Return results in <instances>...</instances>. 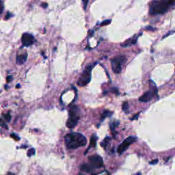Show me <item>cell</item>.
I'll list each match as a JSON object with an SVG mask.
<instances>
[{
  "label": "cell",
  "instance_id": "cell-25",
  "mask_svg": "<svg viewBox=\"0 0 175 175\" xmlns=\"http://www.w3.org/2000/svg\"><path fill=\"white\" fill-rule=\"evenodd\" d=\"M157 163H158V159H154L150 162V164H153H153H156Z\"/></svg>",
  "mask_w": 175,
  "mask_h": 175
},
{
  "label": "cell",
  "instance_id": "cell-17",
  "mask_svg": "<svg viewBox=\"0 0 175 175\" xmlns=\"http://www.w3.org/2000/svg\"><path fill=\"white\" fill-rule=\"evenodd\" d=\"M111 23V20H105L103 22H101V26H105V25H107L109 24H110Z\"/></svg>",
  "mask_w": 175,
  "mask_h": 175
},
{
  "label": "cell",
  "instance_id": "cell-10",
  "mask_svg": "<svg viewBox=\"0 0 175 175\" xmlns=\"http://www.w3.org/2000/svg\"><path fill=\"white\" fill-rule=\"evenodd\" d=\"M27 58V54L18 55L16 58V62L18 64H23L26 62Z\"/></svg>",
  "mask_w": 175,
  "mask_h": 175
},
{
  "label": "cell",
  "instance_id": "cell-21",
  "mask_svg": "<svg viewBox=\"0 0 175 175\" xmlns=\"http://www.w3.org/2000/svg\"><path fill=\"white\" fill-rule=\"evenodd\" d=\"M3 116H4V118L6 119L7 121L10 122V120L11 119V116L10 115V113H8L6 115H3Z\"/></svg>",
  "mask_w": 175,
  "mask_h": 175
},
{
  "label": "cell",
  "instance_id": "cell-30",
  "mask_svg": "<svg viewBox=\"0 0 175 175\" xmlns=\"http://www.w3.org/2000/svg\"><path fill=\"white\" fill-rule=\"evenodd\" d=\"M16 88H19V87H20V85H19V84H18L17 85H16Z\"/></svg>",
  "mask_w": 175,
  "mask_h": 175
},
{
  "label": "cell",
  "instance_id": "cell-28",
  "mask_svg": "<svg viewBox=\"0 0 175 175\" xmlns=\"http://www.w3.org/2000/svg\"><path fill=\"white\" fill-rule=\"evenodd\" d=\"M41 6L43 7V8H47V3H43V4L41 5Z\"/></svg>",
  "mask_w": 175,
  "mask_h": 175
},
{
  "label": "cell",
  "instance_id": "cell-20",
  "mask_svg": "<svg viewBox=\"0 0 175 175\" xmlns=\"http://www.w3.org/2000/svg\"><path fill=\"white\" fill-rule=\"evenodd\" d=\"M10 137L11 138H14V140H20V138H19V137L17 136V135H16V134H12L10 135Z\"/></svg>",
  "mask_w": 175,
  "mask_h": 175
},
{
  "label": "cell",
  "instance_id": "cell-15",
  "mask_svg": "<svg viewBox=\"0 0 175 175\" xmlns=\"http://www.w3.org/2000/svg\"><path fill=\"white\" fill-rule=\"evenodd\" d=\"M109 140H110V138L107 137V138H105V139L104 140V141L101 144V145L104 148V149H105V148L107 147V144H109Z\"/></svg>",
  "mask_w": 175,
  "mask_h": 175
},
{
  "label": "cell",
  "instance_id": "cell-1",
  "mask_svg": "<svg viewBox=\"0 0 175 175\" xmlns=\"http://www.w3.org/2000/svg\"><path fill=\"white\" fill-rule=\"evenodd\" d=\"M65 144L67 149H75L84 147L86 144V138L79 133H71L67 134L64 138Z\"/></svg>",
  "mask_w": 175,
  "mask_h": 175
},
{
  "label": "cell",
  "instance_id": "cell-11",
  "mask_svg": "<svg viewBox=\"0 0 175 175\" xmlns=\"http://www.w3.org/2000/svg\"><path fill=\"white\" fill-rule=\"evenodd\" d=\"M137 40H138V37L137 36H135V37H133L130 38V39L127 40V41H125V43L122 44V47H130L131 45H135L136 43Z\"/></svg>",
  "mask_w": 175,
  "mask_h": 175
},
{
  "label": "cell",
  "instance_id": "cell-2",
  "mask_svg": "<svg viewBox=\"0 0 175 175\" xmlns=\"http://www.w3.org/2000/svg\"><path fill=\"white\" fill-rule=\"evenodd\" d=\"M170 3L167 0H159L152 3L150 8V14L153 15L161 14L166 12L168 10Z\"/></svg>",
  "mask_w": 175,
  "mask_h": 175
},
{
  "label": "cell",
  "instance_id": "cell-16",
  "mask_svg": "<svg viewBox=\"0 0 175 175\" xmlns=\"http://www.w3.org/2000/svg\"><path fill=\"white\" fill-rule=\"evenodd\" d=\"M0 126H1V127H2L3 128H4V129H8V126H7L6 123H5L2 119H1V118H0Z\"/></svg>",
  "mask_w": 175,
  "mask_h": 175
},
{
  "label": "cell",
  "instance_id": "cell-7",
  "mask_svg": "<svg viewBox=\"0 0 175 175\" xmlns=\"http://www.w3.org/2000/svg\"><path fill=\"white\" fill-rule=\"evenodd\" d=\"M89 162H90V166L93 168H100L103 166V160L101 157L97 155H94L89 157L88 158Z\"/></svg>",
  "mask_w": 175,
  "mask_h": 175
},
{
  "label": "cell",
  "instance_id": "cell-19",
  "mask_svg": "<svg viewBox=\"0 0 175 175\" xmlns=\"http://www.w3.org/2000/svg\"><path fill=\"white\" fill-rule=\"evenodd\" d=\"M128 107H129V105H128V103H127V102H125V103H123V109L125 112H127V110L128 109Z\"/></svg>",
  "mask_w": 175,
  "mask_h": 175
},
{
  "label": "cell",
  "instance_id": "cell-5",
  "mask_svg": "<svg viewBox=\"0 0 175 175\" xmlns=\"http://www.w3.org/2000/svg\"><path fill=\"white\" fill-rule=\"evenodd\" d=\"M126 60L125 56H119L118 57L113 58L111 60L112 71L115 73H120L122 71V67Z\"/></svg>",
  "mask_w": 175,
  "mask_h": 175
},
{
  "label": "cell",
  "instance_id": "cell-8",
  "mask_svg": "<svg viewBox=\"0 0 175 175\" xmlns=\"http://www.w3.org/2000/svg\"><path fill=\"white\" fill-rule=\"evenodd\" d=\"M21 41L23 46L27 47L33 45L34 42H35V39H34V37L32 34H28V33H25L22 36Z\"/></svg>",
  "mask_w": 175,
  "mask_h": 175
},
{
  "label": "cell",
  "instance_id": "cell-9",
  "mask_svg": "<svg viewBox=\"0 0 175 175\" xmlns=\"http://www.w3.org/2000/svg\"><path fill=\"white\" fill-rule=\"evenodd\" d=\"M156 93L153 92V90H150L144 93L139 98V101L140 102H143V103H147V102L150 101L151 100L153 99L154 96L155 95Z\"/></svg>",
  "mask_w": 175,
  "mask_h": 175
},
{
  "label": "cell",
  "instance_id": "cell-12",
  "mask_svg": "<svg viewBox=\"0 0 175 175\" xmlns=\"http://www.w3.org/2000/svg\"><path fill=\"white\" fill-rule=\"evenodd\" d=\"M80 170L83 172H90L91 170H92V166L89 164L86 163H83L80 166Z\"/></svg>",
  "mask_w": 175,
  "mask_h": 175
},
{
  "label": "cell",
  "instance_id": "cell-14",
  "mask_svg": "<svg viewBox=\"0 0 175 175\" xmlns=\"http://www.w3.org/2000/svg\"><path fill=\"white\" fill-rule=\"evenodd\" d=\"M112 112H110V111H108V110L104 111V112H103V114H101V120H103L105 118L108 117V116H110L111 115H112Z\"/></svg>",
  "mask_w": 175,
  "mask_h": 175
},
{
  "label": "cell",
  "instance_id": "cell-29",
  "mask_svg": "<svg viewBox=\"0 0 175 175\" xmlns=\"http://www.w3.org/2000/svg\"><path fill=\"white\" fill-rule=\"evenodd\" d=\"M168 1V2L170 3H174V2H175V0H167Z\"/></svg>",
  "mask_w": 175,
  "mask_h": 175
},
{
  "label": "cell",
  "instance_id": "cell-18",
  "mask_svg": "<svg viewBox=\"0 0 175 175\" xmlns=\"http://www.w3.org/2000/svg\"><path fill=\"white\" fill-rule=\"evenodd\" d=\"M34 153H35V150H34V149H30V150L28 151V152H27V155H28L29 157L34 155Z\"/></svg>",
  "mask_w": 175,
  "mask_h": 175
},
{
  "label": "cell",
  "instance_id": "cell-26",
  "mask_svg": "<svg viewBox=\"0 0 175 175\" xmlns=\"http://www.w3.org/2000/svg\"><path fill=\"white\" fill-rule=\"evenodd\" d=\"M10 16H11V14H10V13H9V12H8V14H7L6 16H5V20L8 19L10 17Z\"/></svg>",
  "mask_w": 175,
  "mask_h": 175
},
{
  "label": "cell",
  "instance_id": "cell-4",
  "mask_svg": "<svg viewBox=\"0 0 175 175\" xmlns=\"http://www.w3.org/2000/svg\"><path fill=\"white\" fill-rule=\"evenodd\" d=\"M94 66L89 64L86 66L83 73L81 75L77 81V85L79 86H85L89 83L91 79V71H92Z\"/></svg>",
  "mask_w": 175,
  "mask_h": 175
},
{
  "label": "cell",
  "instance_id": "cell-6",
  "mask_svg": "<svg viewBox=\"0 0 175 175\" xmlns=\"http://www.w3.org/2000/svg\"><path fill=\"white\" fill-rule=\"evenodd\" d=\"M136 140L137 138L134 136H130L129 137V138H126V139L119 145V147H118L117 150L118 153H119V154H122V153L125 152V151L128 149L129 146L132 144L136 142Z\"/></svg>",
  "mask_w": 175,
  "mask_h": 175
},
{
  "label": "cell",
  "instance_id": "cell-22",
  "mask_svg": "<svg viewBox=\"0 0 175 175\" xmlns=\"http://www.w3.org/2000/svg\"><path fill=\"white\" fill-rule=\"evenodd\" d=\"M118 122H114V123H112V125H111V128L114 130L115 127H116V126H118Z\"/></svg>",
  "mask_w": 175,
  "mask_h": 175
},
{
  "label": "cell",
  "instance_id": "cell-3",
  "mask_svg": "<svg viewBox=\"0 0 175 175\" xmlns=\"http://www.w3.org/2000/svg\"><path fill=\"white\" fill-rule=\"evenodd\" d=\"M80 109L78 106H73L69 110V118L66 122V126L72 129L77 125L80 118Z\"/></svg>",
  "mask_w": 175,
  "mask_h": 175
},
{
  "label": "cell",
  "instance_id": "cell-27",
  "mask_svg": "<svg viewBox=\"0 0 175 175\" xmlns=\"http://www.w3.org/2000/svg\"><path fill=\"white\" fill-rule=\"evenodd\" d=\"M12 79V76H8V77H7V81H8V82H10Z\"/></svg>",
  "mask_w": 175,
  "mask_h": 175
},
{
  "label": "cell",
  "instance_id": "cell-23",
  "mask_svg": "<svg viewBox=\"0 0 175 175\" xmlns=\"http://www.w3.org/2000/svg\"><path fill=\"white\" fill-rule=\"evenodd\" d=\"M82 1H83V8L85 10V9H86L88 3V0H82Z\"/></svg>",
  "mask_w": 175,
  "mask_h": 175
},
{
  "label": "cell",
  "instance_id": "cell-13",
  "mask_svg": "<svg viewBox=\"0 0 175 175\" xmlns=\"http://www.w3.org/2000/svg\"><path fill=\"white\" fill-rule=\"evenodd\" d=\"M96 136H94V135H93V136L91 137L90 147L94 148L96 147Z\"/></svg>",
  "mask_w": 175,
  "mask_h": 175
},
{
  "label": "cell",
  "instance_id": "cell-24",
  "mask_svg": "<svg viewBox=\"0 0 175 175\" xmlns=\"http://www.w3.org/2000/svg\"><path fill=\"white\" fill-rule=\"evenodd\" d=\"M3 3H1V1H0V14L3 12Z\"/></svg>",
  "mask_w": 175,
  "mask_h": 175
}]
</instances>
